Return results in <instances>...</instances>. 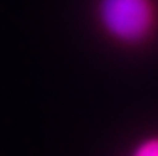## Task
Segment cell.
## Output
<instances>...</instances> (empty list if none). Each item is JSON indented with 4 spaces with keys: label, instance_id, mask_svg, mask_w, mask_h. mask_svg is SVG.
<instances>
[{
    "label": "cell",
    "instance_id": "obj_1",
    "mask_svg": "<svg viewBox=\"0 0 158 156\" xmlns=\"http://www.w3.org/2000/svg\"><path fill=\"white\" fill-rule=\"evenodd\" d=\"M98 19L111 38L135 43L151 34L156 13L152 0H100Z\"/></svg>",
    "mask_w": 158,
    "mask_h": 156
},
{
    "label": "cell",
    "instance_id": "obj_2",
    "mask_svg": "<svg viewBox=\"0 0 158 156\" xmlns=\"http://www.w3.org/2000/svg\"><path fill=\"white\" fill-rule=\"evenodd\" d=\"M130 156H158V135H151V138L139 141Z\"/></svg>",
    "mask_w": 158,
    "mask_h": 156
}]
</instances>
